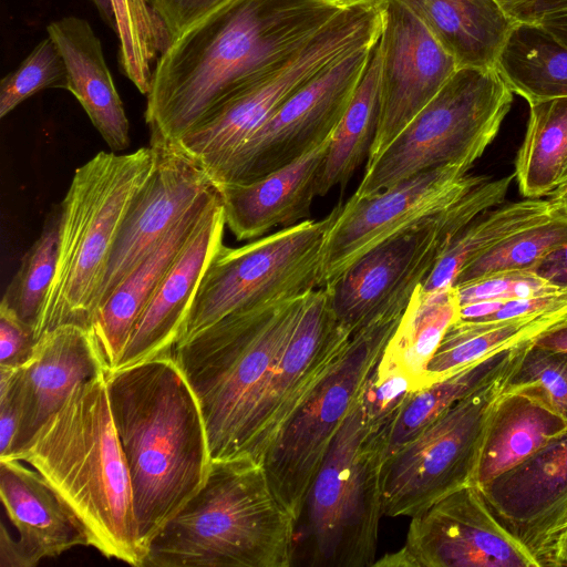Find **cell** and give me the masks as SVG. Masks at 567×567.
Returning a JSON list of instances; mask_svg holds the SVG:
<instances>
[{"label":"cell","instance_id":"9","mask_svg":"<svg viewBox=\"0 0 567 567\" xmlns=\"http://www.w3.org/2000/svg\"><path fill=\"white\" fill-rule=\"evenodd\" d=\"M340 206L323 219L308 218L241 247L223 244L200 280L177 343L234 312L317 289L324 243Z\"/></svg>","mask_w":567,"mask_h":567},{"label":"cell","instance_id":"28","mask_svg":"<svg viewBox=\"0 0 567 567\" xmlns=\"http://www.w3.org/2000/svg\"><path fill=\"white\" fill-rule=\"evenodd\" d=\"M566 324L567 299L554 307L507 319L458 318L445 332L426 367V384L491 354L534 342Z\"/></svg>","mask_w":567,"mask_h":567},{"label":"cell","instance_id":"15","mask_svg":"<svg viewBox=\"0 0 567 567\" xmlns=\"http://www.w3.org/2000/svg\"><path fill=\"white\" fill-rule=\"evenodd\" d=\"M457 165L423 171L364 198L351 196L341 204L323 248L319 285H332L370 250L444 209L481 183Z\"/></svg>","mask_w":567,"mask_h":567},{"label":"cell","instance_id":"45","mask_svg":"<svg viewBox=\"0 0 567 567\" xmlns=\"http://www.w3.org/2000/svg\"><path fill=\"white\" fill-rule=\"evenodd\" d=\"M516 23L543 24L567 17V0H495Z\"/></svg>","mask_w":567,"mask_h":567},{"label":"cell","instance_id":"24","mask_svg":"<svg viewBox=\"0 0 567 567\" xmlns=\"http://www.w3.org/2000/svg\"><path fill=\"white\" fill-rule=\"evenodd\" d=\"M68 70V91L79 101L113 152L130 145V124L105 62L101 41L83 18L64 17L47 27Z\"/></svg>","mask_w":567,"mask_h":567},{"label":"cell","instance_id":"11","mask_svg":"<svg viewBox=\"0 0 567 567\" xmlns=\"http://www.w3.org/2000/svg\"><path fill=\"white\" fill-rule=\"evenodd\" d=\"M403 312L382 317L351 334L330 371L284 424L264 455L261 464L270 486L297 524L338 430Z\"/></svg>","mask_w":567,"mask_h":567},{"label":"cell","instance_id":"25","mask_svg":"<svg viewBox=\"0 0 567 567\" xmlns=\"http://www.w3.org/2000/svg\"><path fill=\"white\" fill-rule=\"evenodd\" d=\"M217 196L216 187L204 194L96 311L92 328L109 371L116 367L138 317Z\"/></svg>","mask_w":567,"mask_h":567},{"label":"cell","instance_id":"3","mask_svg":"<svg viewBox=\"0 0 567 567\" xmlns=\"http://www.w3.org/2000/svg\"><path fill=\"white\" fill-rule=\"evenodd\" d=\"M106 374L78 385L16 460L43 476L81 524L87 546L107 558L143 567L145 550Z\"/></svg>","mask_w":567,"mask_h":567},{"label":"cell","instance_id":"48","mask_svg":"<svg viewBox=\"0 0 567 567\" xmlns=\"http://www.w3.org/2000/svg\"><path fill=\"white\" fill-rule=\"evenodd\" d=\"M534 343L546 349L567 353V324L539 337Z\"/></svg>","mask_w":567,"mask_h":567},{"label":"cell","instance_id":"10","mask_svg":"<svg viewBox=\"0 0 567 567\" xmlns=\"http://www.w3.org/2000/svg\"><path fill=\"white\" fill-rule=\"evenodd\" d=\"M379 1L343 8L299 50L212 110L178 146L208 176L322 69L380 37Z\"/></svg>","mask_w":567,"mask_h":567},{"label":"cell","instance_id":"44","mask_svg":"<svg viewBox=\"0 0 567 567\" xmlns=\"http://www.w3.org/2000/svg\"><path fill=\"white\" fill-rule=\"evenodd\" d=\"M38 339L34 329L0 305V367H22L32 355Z\"/></svg>","mask_w":567,"mask_h":567},{"label":"cell","instance_id":"4","mask_svg":"<svg viewBox=\"0 0 567 567\" xmlns=\"http://www.w3.org/2000/svg\"><path fill=\"white\" fill-rule=\"evenodd\" d=\"M296 539L261 463L213 460L202 487L147 544L143 567H290Z\"/></svg>","mask_w":567,"mask_h":567},{"label":"cell","instance_id":"18","mask_svg":"<svg viewBox=\"0 0 567 567\" xmlns=\"http://www.w3.org/2000/svg\"><path fill=\"white\" fill-rule=\"evenodd\" d=\"M150 145L154 164L116 236L97 310L188 209L215 187L200 165L177 143L151 137Z\"/></svg>","mask_w":567,"mask_h":567},{"label":"cell","instance_id":"36","mask_svg":"<svg viewBox=\"0 0 567 567\" xmlns=\"http://www.w3.org/2000/svg\"><path fill=\"white\" fill-rule=\"evenodd\" d=\"M122 73L147 95L153 64L167 44V35L147 0H113Z\"/></svg>","mask_w":567,"mask_h":567},{"label":"cell","instance_id":"37","mask_svg":"<svg viewBox=\"0 0 567 567\" xmlns=\"http://www.w3.org/2000/svg\"><path fill=\"white\" fill-rule=\"evenodd\" d=\"M59 225L60 205H55L47 215L40 236L22 257L1 301L34 332L55 272Z\"/></svg>","mask_w":567,"mask_h":567},{"label":"cell","instance_id":"23","mask_svg":"<svg viewBox=\"0 0 567 567\" xmlns=\"http://www.w3.org/2000/svg\"><path fill=\"white\" fill-rule=\"evenodd\" d=\"M331 136L290 164L248 183L217 186L226 226L237 240L308 219Z\"/></svg>","mask_w":567,"mask_h":567},{"label":"cell","instance_id":"30","mask_svg":"<svg viewBox=\"0 0 567 567\" xmlns=\"http://www.w3.org/2000/svg\"><path fill=\"white\" fill-rule=\"evenodd\" d=\"M494 69L528 104L567 97V45L540 24L516 23Z\"/></svg>","mask_w":567,"mask_h":567},{"label":"cell","instance_id":"42","mask_svg":"<svg viewBox=\"0 0 567 567\" xmlns=\"http://www.w3.org/2000/svg\"><path fill=\"white\" fill-rule=\"evenodd\" d=\"M21 422L20 367H0V460L13 458Z\"/></svg>","mask_w":567,"mask_h":567},{"label":"cell","instance_id":"51","mask_svg":"<svg viewBox=\"0 0 567 567\" xmlns=\"http://www.w3.org/2000/svg\"><path fill=\"white\" fill-rule=\"evenodd\" d=\"M550 33L567 45V17L551 20L543 24Z\"/></svg>","mask_w":567,"mask_h":567},{"label":"cell","instance_id":"38","mask_svg":"<svg viewBox=\"0 0 567 567\" xmlns=\"http://www.w3.org/2000/svg\"><path fill=\"white\" fill-rule=\"evenodd\" d=\"M505 392L535 398L567 420V353L530 342L509 375Z\"/></svg>","mask_w":567,"mask_h":567},{"label":"cell","instance_id":"31","mask_svg":"<svg viewBox=\"0 0 567 567\" xmlns=\"http://www.w3.org/2000/svg\"><path fill=\"white\" fill-rule=\"evenodd\" d=\"M460 318V303L453 286L424 291L420 285L384 347L379 365L396 368L427 386L426 367L450 326Z\"/></svg>","mask_w":567,"mask_h":567},{"label":"cell","instance_id":"5","mask_svg":"<svg viewBox=\"0 0 567 567\" xmlns=\"http://www.w3.org/2000/svg\"><path fill=\"white\" fill-rule=\"evenodd\" d=\"M310 292L234 312L174 347L199 402L212 460L244 456L256 411Z\"/></svg>","mask_w":567,"mask_h":567},{"label":"cell","instance_id":"8","mask_svg":"<svg viewBox=\"0 0 567 567\" xmlns=\"http://www.w3.org/2000/svg\"><path fill=\"white\" fill-rule=\"evenodd\" d=\"M513 101L495 69H458L365 168L352 196H372L437 166L470 171L497 136Z\"/></svg>","mask_w":567,"mask_h":567},{"label":"cell","instance_id":"27","mask_svg":"<svg viewBox=\"0 0 567 567\" xmlns=\"http://www.w3.org/2000/svg\"><path fill=\"white\" fill-rule=\"evenodd\" d=\"M432 33L458 69H494L516 22L495 0H398Z\"/></svg>","mask_w":567,"mask_h":567},{"label":"cell","instance_id":"20","mask_svg":"<svg viewBox=\"0 0 567 567\" xmlns=\"http://www.w3.org/2000/svg\"><path fill=\"white\" fill-rule=\"evenodd\" d=\"M480 489L538 560L567 526V433Z\"/></svg>","mask_w":567,"mask_h":567},{"label":"cell","instance_id":"26","mask_svg":"<svg viewBox=\"0 0 567 567\" xmlns=\"http://www.w3.org/2000/svg\"><path fill=\"white\" fill-rule=\"evenodd\" d=\"M567 433V420L526 394L504 392L488 420L473 484L483 488Z\"/></svg>","mask_w":567,"mask_h":567},{"label":"cell","instance_id":"13","mask_svg":"<svg viewBox=\"0 0 567 567\" xmlns=\"http://www.w3.org/2000/svg\"><path fill=\"white\" fill-rule=\"evenodd\" d=\"M374 42L334 61L296 91L208 175L215 187L256 181L330 137L351 101Z\"/></svg>","mask_w":567,"mask_h":567},{"label":"cell","instance_id":"12","mask_svg":"<svg viewBox=\"0 0 567 567\" xmlns=\"http://www.w3.org/2000/svg\"><path fill=\"white\" fill-rule=\"evenodd\" d=\"M515 367L455 403L384 461L383 516L412 517L473 482L488 420Z\"/></svg>","mask_w":567,"mask_h":567},{"label":"cell","instance_id":"1","mask_svg":"<svg viewBox=\"0 0 567 567\" xmlns=\"http://www.w3.org/2000/svg\"><path fill=\"white\" fill-rule=\"evenodd\" d=\"M343 8L323 0H231L204 18L169 41L154 64L144 113L151 137L177 142Z\"/></svg>","mask_w":567,"mask_h":567},{"label":"cell","instance_id":"29","mask_svg":"<svg viewBox=\"0 0 567 567\" xmlns=\"http://www.w3.org/2000/svg\"><path fill=\"white\" fill-rule=\"evenodd\" d=\"M379 39L370 54L351 101L334 128L317 183V196L343 188L368 157L381 106V55Z\"/></svg>","mask_w":567,"mask_h":567},{"label":"cell","instance_id":"14","mask_svg":"<svg viewBox=\"0 0 567 567\" xmlns=\"http://www.w3.org/2000/svg\"><path fill=\"white\" fill-rule=\"evenodd\" d=\"M373 566L540 567L481 489L463 486L411 517L405 544Z\"/></svg>","mask_w":567,"mask_h":567},{"label":"cell","instance_id":"33","mask_svg":"<svg viewBox=\"0 0 567 567\" xmlns=\"http://www.w3.org/2000/svg\"><path fill=\"white\" fill-rule=\"evenodd\" d=\"M529 343L480 359L416 391L385 436V460L455 403L514 368Z\"/></svg>","mask_w":567,"mask_h":567},{"label":"cell","instance_id":"47","mask_svg":"<svg viewBox=\"0 0 567 567\" xmlns=\"http://www.w3.org/2000/svg\"><path fill=\"white\" fill-rule=\"evenodd\" d=\"M540 567H567V526H565L539 556Z\"/></svg>","mask_w":567,"mask_h":567},{"label":"cell","instance_id":"19","mask_svg":"<svg viewBox=\"0 0 567 567\" xmlns=\"http://www.w3.org/2000/svg\"><path fill=\"white\" fill-rule=\"evenodd\" d=\"M225 226L218 193L138 317L113 370L134 365L174 349L200 280L223 245Z\"/></svg>","mask_w":567,"mask_h":567},{"label":"cell","instance_id":"16","mask_svg":"<svg viewBox=\"0 0 567 567\" xmlns=\"http://www.w3.org/2000/svg\"><path fill=\"white\" fill-rule=\"evenodd\" d=\"M381 106L365 168L458 70L454 59L400 1L380 0Z\"/></svg>","mask_w":567,"mask_h":567},{"label":"cell","instance_id":"17","mask_svg":"<svg viewBox=\"0 0 567 567\" xmlns=\"http://www.w3.org/2000/svg\"><path fill=\"white\" fill-rule=\"evenodd\" d=\"M350 338L333 312L328 289L312 290L256 411L243 457L261 463L280 429L330 371Z\"/></svg>","mask_w":567,"mask_h":567},{"label":"cell","instance_id":"7","mask_svg":"<svg viewBox=\"0 0 567 567\" xmlns=\"http://www.w3.org/2000/svg\"><path fill=\"white\" fill-rule=\"evenodd\" d=\"M384 460V442L367 425L358 396L309 487L299 518L311 565H374Z\"/></svg>","mask_w":567,"mask_h":567},{"label":"cell","instance_id":"39","mask_svg":"<svg viewBox=\"0 0 567 567\" xmlns=\"http://www.w3.org/2000/svg\"><path fill=\"white\" fill-rule=\"evenodd\" d=\"M45 89H68V70L56 43L48 35L40 41L18 69L0 83V117L24 100Z\"/></svg>","mask_w":567,"mask_h":567},{"label":"cell","instance_id":"34","mask_svg":"<svg viewBox=\"0 0 567 567\" xmlns=\"http://www.w3.org/2000/svg\"><path fill=\"white\" fill-rule=\"evenodd\" d=\"M528 105L514 175L522 196L546 198L558 186L567 166V97Z\"/></svg>","mask_w":567,"mask_h":567},{"label":"cell","instance_id":"22","mask_svg":"<svg viewBox=\"0 0 567 567\" xmlns=\"http://www.w3.org/2000/svg\"><path fill=\"white\" fill-rule=\"evenodd\" d=\"M106 372L92 327L64 323L44 332L20 367L22 422L13 458L78 385Z\"/></svg>","mask_w":567,"mask_h":567},{"label":"cell","instance_id":"21","mask_svg":"<svg viewBox=\"0 0 567 567\" xmlns=\"http://www.w3.org/2000/svg\"><path fill=\"white\" fill-rule=\"evenodd\" d=\"M0 497L19 537L1 525L0 566L33 567L82 545L87 538L79 520L33 470L14 458L0 460Z\"/></svg>","mask_w":567,"mask_h":567},{"label":"cell","instance_id":"46","mask_svg":"<svg viewBox=\"0 0 567 567\" xmlns=\"http://www.w3.org/2000/svg\"><path fill=\"white\" fill-rule=\"evenodd\" d=\"M533 271L556 286L567 288V245L545 257Z\"/></svg>","mask_w":567,"mask_h":567},{"label":"cell","instance_id":"50","mask_svg":"<svg viewBox=\"0 0 567 567\" xmlns=\"http://www.w3.org/2000/svg\"><path fill=\"white\" fill-rule=\"evenodd\" d=\"M97 9L102 20L116 32V18L114 12L113 0H91Z\"/></svg>","mask_w":567,"mask_h":567},{"label":"cell","instance_id":"40","mask_svg":"<svg viewBox=\"0 0 567 567\" xmlns=\"http://www.w3.org/2000/svg\"><path fill=\"white\" fill-rule=\"evenodd\" d=\"M379 362V361H378ZM421 385L396 368L374 367L359 395V405L371 432L385 436Z\"/></svg>","mask_w":567,"mask_h":567},{"label":"cell","instance_id":"32","mask_svg":"<svg viewBox=\"0 0 567 567\" xmlns=\"http://www.w3.org/2000/svg\"><path fill=\"white\" fill-rule=\"evenodd\" d=\"M556 215L547 198L503 203L478 215L447 245L422 285L424 291L451 287L458 272L516 234Z\"/></svg>","mask_w":567,"mask_h":567},{"label":"cell","instance_id":"52","mask_svg":"<svg viewBox=\"0 0 567 567\" xmlns=\"http://www.w3.org/2000/svg\"><path fill=\"white\" fill-rule=\"evenodd\" d=\"M323 1H328V2L339 4V6L347 7V6L358 4V3L373 2V1H378V0H323Z\"/></svg>","mask_w":567,"mask_h":567},{"label":"cell","instance_id":"41","mask_svg":"<svg viewBox=\"0 0 567 567\" xmlns=\"http://www.w3.org/2000/svg\"><path fill=\"white\" fill-rule=\"evenodd\" d=\"M455 288V287H454ZM556 286L533 270H515L455 288L460 306L478 301H511L559 292Z\"/></svg>","mask_w":567,"mask_h":567},{"label":"cell","instance_id":"6","mask_svg":"<svg viewBox=\"0 0 567 567\" xmlns=\"http://www.w3.org/2000/svg\"><path fill=\"white\" fill-rule=\"evenodd\" d=\"M153 164L150 145L124 155L100 152L76 168L59 204L56 267L37 339L64 323L92 327L116 236Z\"/></svg>","mask_w":567,"mask_h":567},{"label":"cell","instance_id":"35","mask_svg":"<svg viewBox=\"0 0 567 567\" xmlns=\"http://www.w3.org/2000/svg\"><path fill=\"white\" fill-rule=\"evenodd\" d=\"M566 245L567 216L556 213L466 265L452 286L458 288L507 271L533 270L545 257Z\"/></svg>","mask_w":567,"mask_h":567},{"label":"cell","instance_id":"53","mask_svg":"<svg viewBox=\"0 0 567 567\" xmlns=\"http://www.w3.org/2000/svg\"><path fill=\"white\" fill-rule=\"evenodd\" d=\"M566 179H567V166H566V168H565V171H564V174H563V177H561V179H560L559 184H560L561 182L566 181ZM559 184H558V185H559Z\"/></svg>","mask_w":567,"mask_h":567},{"label":"cell","instance_id":"43","mask_svg":"<svg viewBox=\"0 0 567 567\" xmlns=\"http://www.w3.org/2000/svg\"><path fill=\"white\" fill-rule=\"evenodd\" d=\"M162 23L167 43L231 0H147Z\"/></svg>","mask_w":567,"mask_h":567},{"label":"cell","instance_id":"2","mask_svg":"<svg viewBox=\"0 0 567 567\" xmlns=\"http://www.w3.org/2000/svg\"><path fill=\"white\" fill-rule=\"evenodd\" d=\"M106 382L146 553L153 536L207 478L213 460L206 425L174 349L109 371Z\"/></svg>","mask_w":567,"mask_h":567},{"label":"cell","instance_id":"49","mask_svg":"<svg viewBox=\"0 0 567 567\" xmlns=\"http://www.w3.org/2000/svg\"><path fill=\"white\" fill-rule=\"evenodd\" d=\"M546 198L556 213L567 216V179L561 182Z\"/></svg>","mask_w":567,"mask_h":567}]
</instances>
